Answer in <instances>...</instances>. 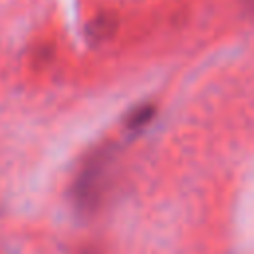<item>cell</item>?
I'll list each match as a JSON object with an SVG mask.
<instances>
[{"mask_svg":"<svg viewBox=\"0 0 254 254\" xmlns=\"http://www.w3.org/2000/svg\"><path fill=\"white\" fill-rule=\"evenodd\" d=\"M115 147L113 145H103L95 149L79 169L73 185H71V198L77 210L81 212H91L103 194V187L113 163Z\"/></svg>","mask_w":254,"mask_h":254,"instance_id":"6da1fadb","label":"cell"},{"mask_svg":"<svg viewBox=\"0 0 254 254\" xmlns=\"http://www.w3.org/2000/svg\"><path fill=\"white\" fill-rule=\"evenodd\" d=\"M153 115H155V107H153V105H141V107H137V109L127 117L125 127H127L129 131H139V129H143V127L153 119Z\"/></svg>","mask_w":254,"mask_h":254,"instance_id":"7a4b0ae2","label":"cell"},{"mask_svg":"<svg viewBox=\"0 0 254 254\" xmlns=\"http://www.w3.org/2000/svg\"><path fill=\"white\" fill-rule=\"evenodd\" d=\"M113 30H115V22H113L111 18L103 16V18H97V20L89 26V38H91L93 42H103V40H107V38L113 34Z\"/></svg>","mask_w":254,"mask_h":254,"instance_id":"3957f363","label":"cell"},{"mask_svg":"<svg viewBox=\"0 0 254 254\" xmlns=\"http://www.w3.org/2000/svg\"><path fill=\"white\" fill-rule=\"evenodd\" d=\"M248 6H250V8L254 10V0H248Z\"/></svg>","mask_w":254,"mask_h":254,"instance_id":"277c9868","label":"cell"},{"mask_svg":"<svg viewBox=\"0 0 254 254\" xmlns=\"http://www.w3.org/2000/svg\"><path fill=\"white\" fill-rule=\"evenodd\" d=\"M81 254H95V252H91V250H85V252H81Z\"/></svg>","mask_w":254,"mask_h":254,"instance_id":"5b68a950","label":"cell"}]
</instances>
